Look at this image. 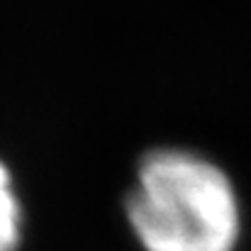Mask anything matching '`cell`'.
Masks as SVG:
<instances>
[{"label": "cell", "instance_id": "2", "mask_svg": "<svg viewBox=\"0 0 251 251\" xmlns=\"http://www.w3.org/2000/svg\"><path fill=\"white\" fill-rule=\"evenodd\" d=\"M20 202L12 193L10 171L0 164V251H15L20 242Z\"/></svg>", "mask_w": 251, "mask_h": 251}, {"label": "cell", "instance_id": "1", "mask_svg": "<svg viewBox=\"0 0 251 251\" xmlns=\"http://www.w3.org/2000/svg\"><path fill=\"white\" fill-rule=\"evenodd\" d=\"M127 217L147 251H234L242 234L229 176L185 149H156L142 159Z\"/></svg>", "mask_w": 251, "mask_h": 251}]
</instances>
